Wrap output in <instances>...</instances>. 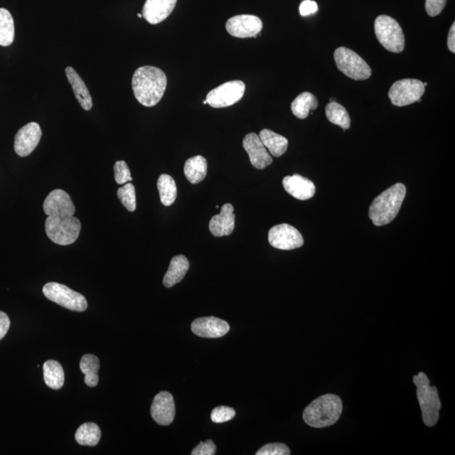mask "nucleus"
<instances>
[{
    "label": "nucleus",
    "mask_w": 455,
    "mask_h": 455,
    "mask_svg": "<svg viewBox=\"0 0 455 455\" xmlns=\"http://www.w3.org/2000/svg\"><path fill=\"white\" fill-rule=\"evenodd\" d=\"M318 11V6L315 1L312 0H304L301 4H300L299 12L300 15L303 16H307L315 14Z\"/></svg>",
    "instance_id": "obj_38"
},
{
    "label": "nucleus",
    "mask_w": 455,
    "mask_h": 455,
    "mask_svg": "<svg viewBox=\"0 0 455 455\" xmlns=\"http://www.w3.org/2000/svg\"><path fill=\"white\" fill-rule=\"evenodd\" d=\"M80 368L85 375V385L89 387L97 386L99 383V358L93 354H85L81 358Z\"/></svg>",
    "instance_id": "obj_27"
},
{
    "label": "nucleus",
    "mask_w": 455,
    "mask_h": 455,
    "mask_svg": "<svg viewBox=\"0 0 455 455\" xmlns=\"http://www.w3.org/2000/svg\"><path fill=\"white\" fill-rule=\"evenodd\" d=\"M43 376L46 385L53 390L61 389L65 384V371L55 360H48L43 364Z\"/></svg>",
    "instance_id": "obj_25"
},
{
    "label": "nucleus",
    "mask_w": 455,
    "mask_h": 455,
    "mask_svg": "<svg viewBox=\"0 0 455 455\" xmlns=\"http://www.w3.org/2000/svg\"><path fill=\"white\" fill-rule=\"evenodd\" d=\"M412 380L417 386V397L421 407L422 421L427 427H434L439 422V411L442 408L438 388L430 385L429 377L424 372L414 375Z\"/></svg>",
    "instance_id": "obj_4"
},
{
    "label": "nucleus",
    "mask_w": 455,
    "mask_h": 455,
    "mask_svg": "<svg viewBox=\"0 0 455 455\" xmlns=\"http://www.w3.org/2000/svg\"><path fill=\"white\" fill-rule=\"evenodd\" d=\"M15 39V22L6 9L0 8V46L8 47Z\"/></svg>",
    "instance_id": "obj_30"
},
{
    "label": "nucleus",
    "mask_w": 455,
    "mask_h": 455,
    "mask_svg": "<svg viewBox=\"0 0 455 455\" xmlns=\"http://www.w3.org/2000/svg\"><path fill=\"white\" fill-rule=\"evenodd\" d=\"M150 413L159 425H171L176 415L175 402L172 395L167 391L159 392L153 400Z\"/></svg>",
    "instance_id": "obj_15"
},
{
    "label": "nucleus",
    "mask_w": 455,
    "mask_h": 455,
    "mask_svg": "<svg viewBox=\"0 0 455 455\" xmlns=\"http://www.w3.org/2000/svg\"><path fill=\"white\" fill-rule=\"evenodd\" d=\"M336 100L334 98H331L330 99V102H335Z\"/></svg>",
    "instance_id": "obj_41"
},
{
    "label": "nucleus",
    "mask_w": 455,
    "mask_h": 455,
    "mask_svg": "<svg viewBox=\"0 0 455 455\" xmlns=\"http://www.w3.org/2000/svg\"><path fill=\"white\" fill-rule=\"evenodd\" d=\"M317 107V98L309 92L300 94L291 104V110H292L294 115L299 119H306L309 112L316 110Z\"/></svg>",
    "instance_id": "obj_26"
},
{
    "label": "nucleus",
    "mask_w": 455,
    "mask_h": 455,
    "mask_svg": "<svg viewBox=\"0 0 455 455\" xmlns=\"http://www.w3.org/2000/svg\"><path fill=\"white\" fill-rule=\"evenodd\" d=\"M268 241L272 247L284 250L300 248L304 245V238L299 231L287 224L272 227L268 234Z\"/></svg>",
    "instance_id": "obj_11"
},
{
    "label": "nucleus",
    "mask_w": 455,
    "mask_h": 455,
    "mask_svg": "<svg viewBox=\"0 0 455 455\" xmlns=\"http://www.w3.org/2000/svg\"><path fill=\"white\" fill-rule=\"evenodd\" d=\"M190 263L188 258L183 255H178L172 258L170 264L169 269L164 277L163 284L166 288H171V287L180 283L184 279L186 272H188Z\"/></svg>",
    "instance_id": "obj_22"
},
{
    "label": "nucleus",
    "mask_w": 455,
    "mask_h": 455,
    "mask_svg": "<svg viewBox=\"0 0 455 455\" xmlns=\"http://www.w3.org/2000/svg\"><path fill=\"white\" fill-rule=\"evenodd\" d=\"M425 92L422 82L416 79L400 80L391 86L389 98L395 107H406L415 103Z\"/></svg>",
    "instance_id": "obj_9"
},
{
    "label": "nucleus",
    "mask_w": 455,
    "mask_h": 455,
    "mask_svg": "<svg viewBox=\"0 0 455 455\" xmlns=\"http://www.w3.org/2000/svg\"><path fill=\"white\" fill-rule=\"evenodd\" d=\"M117 197L121 203L130 212H134L136 209V193L134 186L127 183L118 189Z\"/></svg>",
    "instance_id": "obj_32"
},
{
    "label": "nucleus",
    "mask_w": 455,
    "mask_h": 455,
    "mask_svg": "<svg viewBox=\"0 0 455 455\" xmlns=\"http://www.w3.org/2000/svg\"><path fill=\"white\" fill-rule=\"evenodd\" d=\"M290 449L284 444L273 443L264 445L258 450L257 455H289Z\"/></svg>",
    "instance_id": "obj_35"
},
{
    "label": "nucleus",
    "mask_w": 455,
    "mask_h": 455,
    "mask_svg": "<svg viewBox=\"0 0 455 455\" xmlns=\"http://www.w3.org/2000/svg\"><path fill=\"white\" fill-rule=\"evenodd\" d=\"M65 74L73 90H74L77 101L79 102L84 110L90 111L93 107V103L87 86H86L83 80L80 78L78 73L72 67L66 68Z\"/></svg>",
    "instance_id": "obj_21"
},
{
    "label": "nucleus",
    "mask_w": 455,
    "mask_h": 455,
    "mask_svg": "<svg viewBox=\"0 0 455 455\" xmlns=\"http://www.w3.org/2000/svg\"><path fill=\"white\" fill-rule=\"evenodd\" d=\"M216 445L212 440L200 443L192 452V455H215L216 454Z\"/></svg>",
    "instance_id": "obj_37"
},
{
    "label": "nucleus",
    "mask_w": 455,
    "mask_h": 455,
    "mask_svg": "<svg viewBox=\"0 0 455 455\" xmlns=\"http://www.w3.org/2000/svg\"><path fill=\"white\" fill-rule=\"evenodd\" d=\"M245 85L241 80H232L218 86L207 95V103L213 108L233 106L244 97Z\"/></svg>",
    "instance_id": "obj_10"
},
{
    "label": "nucleus",
    "mask_w": 455,
    "mask_h": 455,
    "mask_svg": "<svg viewBox=\"0 0 455 455\" xmlns=\"http://www.w3.org/2000/svg\"><path fill=\"white\" fill-rule=\"evenodd\" d=\"M236 412L233 408L229 407H218L213 410L211 420L215 423H225L235 417Z\"/></svg>",
    "instance_id": "obj_33"
},
{
    "label": "nucleus",
    "mask_w": 455,
    "mask_h": 455,
    "mask_svg": "<svg viewBox=\"0 0 455 455\" xmlns=\"http://www.w3.org/2000/svg\"><path fill=\"white\" fill-rule=\"evenodd\" d=\"M375 31L378 41L388 51L402 53L405 48V36L402 26L394 18L380 16L375 22Z\"/></svg>",
    "instance_id": "obj_6"
},
{
    "label": "nucleus",
    "mask_w": 455,
    "mask_h": 455,
    "mask_svg": "<svg viewBox=\"0 0 455 455\" xmlns=\"http://www.w3.org/2000/svg\"><path fill=\"white\" fill-rule=\"evenodd\" d=\"M45 230L53 242L60 245L75 243L81 230L78 218L72 217L48 216L45 222Z\"/></svg>",
    "instance_id": "obj_5"
},
{
    "label": "nucleus",
    "mask_w": 455,
    "mask_h": 455,
    "mask_svg": "<svg viewBox=\"0 0 455 455\" xmlns=\"http://www.w3.org/2000/svg\"><path fill=\"white\" fill-rule=\"evenodd\" d=\"M138 16H139V18H142V17H143V15H141V14H138Z\"/></svg>",
    "instance_id": "obj_42"
},
{
    "label": "nucleus",
    "mask_w": 455,
    "mask_h": 455,
    "mask_svg": "<svg viewBox=\"0 0 455 455\" xmlns=\"http://www.w3.org/2000/svg\"><path fill=\"white\" fill-rule=\"evenodd\" d=\"M42 134V129L36 122H30L22 127L15 138V151L18 156L26 157L33 153L38 147Z\"/></svg>",
    "instance_id": "obj_14"
},
{
    "label": "nucleus",
    "mask_w": 455,
    "mask_h": 455,
    "mask_svg": "<svg viewBox=\"0 0 455 455\" xmlns=\"http://www.w3.org/2000/svg\"><path fill=\"white\" fill-rule=\"evenodd\" d=\"M259 138L262 140L264 146L269 150L272 156L274 157L283 156L289 146V141L285 136L277 134L270 129L262 130Z\"/></svg>",
    "instance_id": "obj_23"
},
{
    "label": "nucleus",
    "mask_w": 455,
    "mask_h": 455,
    "mask_svg": "<svg viewBox=\"0 0 455 455\" xmlns=\"http://www.w3.org/2000/svg\"><path fill=\"white\" fill-rule=\"evenodd\" d=\"M448 48L449 51L455 53V24L454 22L451 26V28L449 30V33L448 35V41H447Z\"/></svg>",
    "instance_id": "obj_40"
},
{
    "label": "nucleus",
    "mask_w": 455,
    "mask_h": 455,
    "mask_svg": "<svg viewBox=\"0 0 455 455\" xmlns=\"http://www.w3.org/2000/svg\"><path fill=\"white\" fill-rule=\"evenodd\" d=\"M101 437V429L93 422L84 423L75 432L77 443L83 446H91V447L99 444Z\"/></svg>",
    "instance_id": "obj_28"
},
{
    "label": "nucleus",
    "mask_w": 455,
    "mask_h": 455,
    "mask_svg": "<svg viewBox=\"0 0 455 455\" xmlns=\"http://www.w3.org/2000/svg\"><path fill=\"white\" fill-rule=\"evenodd\" d=\"M243 147L247 152L250 163L258 170L265 169L272 163V158L262 142L259 135L248 134L243 139Z\"/></svg>",
    "instance_id": "obj_16"
},
{
    "label": "nucleus",
    "mask_w": 455,
    "mask_h": 455,
    "mask_svg": "<svg viewBox=\"0 0 455 455\" xmlns=\"http://www.w3.org/2000/svg\"><path fill=\"white\" fill-rule=\"evenodd\" d=\"M114 176L117 184H125L127 181H133L127 164L124 161H117L114 166Z\"/></svg>",
    "instance_id": "obj_34"
},
{
    "label": "nucleus",
    "mask_w": 455,
    "mask_h": 455,
    "mask_svg": "<svg viewBox=\"0 0 455 455\" xmlns=\"http://www.w3.org/2000/svg\"><path fill=\"white\" fill-rule=\"evenodd\" d=\"M43 291L46 298L70 311L83 312L87 309V300L85 296L65 285L48 283L43 287Z\"/></svg>",
    "instance_id": "obj_8"
},
{
    "label": "nucleus",
    "mask_w": 455,
    "mask_h": 455,
    "mask_svg": "<svg viewBox=\"0 0 455 455\" xmlns=\"http://www.w3.org/2000/svg\"><path fill=\"white\" fill-rule=\"evenodd\" d=\"M343 411V400L338 395L326 394L308 405L303 412V419L309 427L323 429L336 424Z\"/></svg>",
    "instance_id": "obj_2"
},
{
    "label": "nucleus",
    "mask_w": 455,
    "mask_h": 455,
    "mask_svg": "<svg viewBox=\"0 0 455 455\" xmlns=\"http://www.w3.org/2000/svg\"><path fill=\"white\" fill-rule=\"evenodd\" d=\"M406 193V186L402 183H397L378 196L373 201L368 212L373 224L382 226L393 221L402 208Z\"/></svg>",
    "instance_id": "obj_3"
},
{
    "label": "nucleus",
    "mask_w": 455,
    "mask_h": 455,
    "mask_svg": "<svg viewBox=\"0 0 455 455\" xmlns=\"http://www.w3.org/2000/svg\"><path fill=\"white\" fill-rule=\"evenodd\" d=\"M334 59L338 70L354 80H366L372 75L370 65L353 50L345 47L336 49Z\"/></svg>",
    "instance_id": "obj_7"
},
{
    "label": "nucleus",
    "mask_w": 455,
    "mask_h": 455,
    "mask_svg": "<svg viewBox=\"0 0 455 455\" xmlns=\"http://www.w3.org/2000/svg\"><path fill=\"white\" fill-rule=\"evenodd\" d=\"M166 86L165 72L154 66L139 68L132 80V87L136 101L147 107L156 106L161 101Z\"/></svg>",
    "instance_id": "obj_1"
},
{
    "label": "nucleus",
    "mask_w": 455,
    "mask_h": 455,
    "mask_svg": "<svg viewBox=\"0 0 455 455\" xmlns=\"http://www.w3.org/2000/svg\"><path fill=\"white\" fill-rule=\"evenodd\" d=\"M177 0H146L143 17L149 24L157 25L166 19L176 7Z\"/></svg>",
    "instance_id": "obj_18"
},
{
    "label": "nucleus",
    "mask_w": 455,
    "mask_h": 455,
    "mask_svg": "<svg viewBox=\"0 0 455 455\" xmlns=\"http://www.w3.org/2000/svg\"><path fill=\"white\" fill-rule=\"evenodd\" d=\"M283 185L287 193L301 201L311 199L316 194L315 184L306 177L297 174L286 176Z\"/></svg>",
    "instance_id": "obj_20"
},
{
    "label": "nucleus",
    "mask_w": 455,
    "mask_h": 455,
    "mask_svg": "<svg viewBox=\"0 0 455 455\" xmlns=\"http://www.w3.org/2000/svg\"><path fill=\"white\" fill-rule=\"evenodd\" d=\"M447 0H426L425 8L431 17L439 16L443 11Z\"/></svg>",
    "instance_id": "obj_36"
},
{
    "label": "nucleus",
    "mask_w": 455,
    "mask_h": 455,
    "mask_svg": "<svg viewBox=\"0 0 455 455\" xmlns=\"http://www.w3.org/2000/svg\"><path fill=\"white\" fill-rule=\"evenodd\" d=\"M203 104H207V101H203Z\"/></svg>",
    "instance_id": "obj_43"
},
{
    "label": "nucleus",
    "mask_w": 455,
    "mask_h": 455,
    "mask_svg": "<svg viewBox=\"0 0 455 455\" xmlns=\"http://www.w3.org/2000/svg\"><path fill=\"white\" fill-rule=\"evenodd\" d=\"M43 210L51 217H72L75 213V207L65 191L53 190L45 199Z\"/></svg>",
    "instance_id": "obj_13"
},
{
    "label": "nucleus",
    "mask_w": 455,
    "mask_h": 455,
    "mask_svg": "<svg viewBox=\"0 0 455 455\" xmlns=\"http://www.w3.org/2000/svg\"><path fill=\"white\" fill-rule=\"evenodd\" d=\"M159 198L163 205L171 206L175 203L177 197V188L174 179L169 175L163 174L159 177L157 182Z\"/></svg>",
    "instance_id": "obj_31"
},
{
    "label": "nucleus",
    "mask_w": 455,
    "mask_h": 455,
    "mask_svg": "<svg viewBox=\"0 0 455 455\" xmlns=\"http://www.w3.org/2000/svg\"><path fill=\"white\" fill-rule=\"evenodd\" d=\"M235 226L234 207L226 203L221 208L220 215L213 216L209 223V230L215 237H222L232 234Z\"/></svg>",
    "instance_id": "obj_19"
},
{
    "label": "nucleus",
    "mask_w": 455,
    "mask_h": 455,
    "mask_svg": "<svg viewBox=\"0 0 455 455\" xmlns=\"http://www.w3.org/2000/svg\"><path fill=\"white\" fill-rule=\"evenodd\" d=\"M10 327V318H9L6 313L0 311V340H2L6 336Z\"/></svg>",
    "instance_id": "obj_39"
},
{
    "label": "nucleus",
    "mask_w": 455,
    "mask_h": 455,
    "mask_svg": "<svg viewBox=\"0 0 455 455\" xmlns=\"http://www.w3.org/2000/svg\"><path fill=\"white\" fill-rule=\"evenodd\" d=\"M326 115L331 124L341 127L343 130L350 129V126H351V118H350L347 109L336 102L327 105Z\"/></svg>",
    "instance_id": "obj_29"
},
{
    "label": "nucleus",
    "mask_w": 455,
    "mask_h": 455,
    "mask_svg": "<svg viewBox=\"0 0 455 455\" xmlns=\"http://www.w3.org/2000/svg\"><path fill=\"white\" fill-rule=\"evenodd\" d=\"M262 28L263 23L256 16H235L226 22L228 33L237 38H257Z\"/></svg>",
    "instance_id": "obj_12"
},
{
    "label": "nucleus",
    "mask_w": 455,
    "mask_h": 455,
    "mask_svg": "<svg viewBox=\"0 0 455 455\" xmlns=\"http://www.w3.org/2000/svg\"><path fill=\"white\" fill-rule=\"evenodd\" d=\"M208 162L206 159L197 156L188 159L185 163L184 173L191 183L198 184L207 176Z\"/></svg>",
    "instance_id": "obj_24"
},
{
    "label": "nucleus",
    "mask_w": 455,
    "mask_h": 455,
    "mask_svg": "<svg viewBox=\"0 0 455 455\" xmlns=\"http://www.w3.org/2000/svg\"><path fill=\"white\" fill-rule=\"evenodd\" d=\"M230 329L228 322L213 316L198 318L192 324L193 333L204 338H222Z\"/></svg>",
    "instance_id": "obj_17"
}]
</instances>
